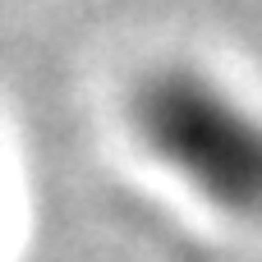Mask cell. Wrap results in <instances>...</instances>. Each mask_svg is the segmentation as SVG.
<instances>
[{"mask_svg": "<svg viewBox=\"0 0 262 262\" xmlns=\"http://www.w3.org/2000/svg\"><path fill=\"white\" fill-rule=\"evenodd\" d=\"M129 120L161 166L230 216H262V115L198 69H157L134 88Z\"/></svg>", "mask_w": 262, "mask_h": 262, "instance_id": "6da1fadb", "label": "cell"}]
</instances>
